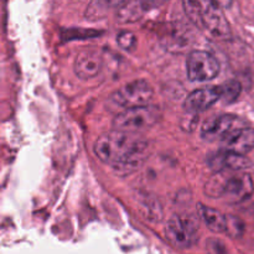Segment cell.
Instances as JSON below:
<instances>
[{
    "label": "cell",
    "mask_w": 254,
    "mask_h": 254,
    "mask_svg": "<svg viewBox=\"0 0 254 254\" xmlns=\"http://www.w3.org/2000/svg\"><path fill=\"white\" fill-rule=\"evenodd\" d=\"M117 42H118V45L123 50H126V51H131V50H133L136 45L135 35L131 34V32H128V31L121 32V34L118 35Z\"/></svg>",
    "instance_id": "cell-15"
},
{
    "label": "cell",
    "mask_w": 254,
    "mask_h": 254,
    "mask_svg": "<svg viewBox=\"0 0 254 254\" xmlns=\"http://www.w3.org/2000/svg\"><path fill=\"white\" fill-rule=\"evenodd\" d=\"M253 180L248 174L236 170L216 171L206 183L205 193L212 198H225L230 203H240L252 196Z\"/></svg>",
    "instance_id": "cell-3"
},
{
    "label": "cell",
    "mask_w": 254,
    "mask_h": 254,
    "mask_svg": "<svg viewBox=\"0 0 254 254\" xmlns=\"http://www.w3.org/2000/svg\"><path fill=\"white\" fill-rule=\"evenodd\" d=\"M207 163L215 171L221 170H242L247 168L248 160L245 155H238L232 151L221 149L217 153H213L208 156Z\"/></svg>",
    "instance_id": "cell-12"
},
{
    "label": "cell",
    "mask_w": 254,
    "mask_h": 254,
    "mask_svg": "<svg viewBox=\"0 0 254 254\" xmlns=\"http://www.w3.org/2000/svg\"><path fill=\"white\" fill-rule=\"evenodd\" d=\"M220 64L213 55L206 51H192L186 60V73L191 82H208L216 78Z\"/></svg>",
    "instance_id": "cell-8"
},
{
    "label": "cell",
    "mask_w": 254,
    "mask_h": 254,
    "mask_svg": "<svg viewBox=\"0 0 254 254\" xmlns=\"http://www.w3.org/2000/svg\"><path fill=\"white\" fill-rule=\"evenodd\" d=\"M103 66V60L96 50L82 51L74 61V73L82 79H89L98 76Z\"/></svg>",
    "instance_id": "cell-10"
},
{
    "label": "cell",
    "mask_w": 254,
    "mask_h": 254,
    "mask_svg": "<svg viewBox=\"0 0 254 254\" xmlns=\"http://www.w3.org/2000/svg\"><path fill=\"white\" fill-rule=\"evenodd\" d=\"M222 98V91L220 87H203L191 92L184 102V109L188 113L197 114L205 112L211 106Z\"/></svg>",
    "instance_id": "cell-9"
},
{
    "label": "cell",
    "mask_w": 254,
    "mask_h": 254,
    "mask_svg": "<svg viewBox=\"0 0 254 254\" xmlns=\"http://www.w3.org/2000/svg\"><path fill=\"white\" fill-rule=\"evenodd\" d=\"M135 1L140 5L144 11H146V10L155 9V7L161 6V5H164L169 0H135Z\"/></svg>",
    "instance_id": "cell-18"
},
{
    "label": "cell",
    "mask_w": 254,
    "mask_h": 254,
    "mask_svg": "<svg viewBox=\"0 0 254 254\" xmlns=\"http://www.w3.org/2000/svg\"><path fill=\"white\" fill-rule=\"evenodd\" d=\"M207 251L210 254H227L225 245L217 240L207 241Z\"/></svg>",
    "instance_id": "cell-16"
},
{
    "label": "cell",
    "mask_w": 254,
    "mask_h": 254,
    "mask_svg": "<svg viewBox=\"0 0 254 254\" xmlns=\"http://www.w3.org/2000/svg\"><path fill=\"white\" fill-rule=\"evenodd\" d=\"M148 141L138 133L117 130L104 133L94 143V154L104 164L116 166L128 159L145 154Z\"/></svg>",
    "instance_id": "cell-1"
},
{
    "label": "cell",
    "mask_w": 254,
    "mask_h": 254,
    "mask_svg": "<svg viewBox=\"0 0 254 254\" xmlns=\"http://www.w3.org/2000/svg\"><path fill=\"white\" fill-rule=\"evenodd\" d=\"M243 231V225L240 220L233 217H228L227 233H232L233 236H240Z\"/></svg>",
    "instance_id": "cell-17"
},
{
    "label": "cell",
    "mask_w": 254,
    "mask_h": 254,
    "mask_svg": "<svg viewBox=\"0 0 254 254\" xmlns=\"http://www.w3.org/2000/svg\"><path fill=\"white\" fill-rule=\"evenodd\" d=\"M222 149L238 155H247L254 148V129L243 127L221 143Z\"/></svg>",
    "instance_id": "cell-11"
},
{
    "label": "cell",
    "mask_w": 254,
    "mask_h": 254,
    "mask_svg": "<svg viewBox=\"0 0 254 254\" xmlns=\"http://www.w3.org/2000/svg\"><path fill=\"white\" fill-rule=\"evenodd\" d=\"M166 238L179 248H190L200 237L198 223L191 216L174 215L165 227Z\"/></svg>",
    "instance_id": "cell-6"
},
{
    "label": "cell",
    "mask_w": 254,
    "mask_h": 254,
    "mask_svg": "<svg viewBox=\"0 0 254 254\" xmlns=\"http://www.w3.org/2000/svg\"><path fill=\"white\" fill-rule=\"evenodd\" d=\"M153 96V87L144 79H136L113 92L109 96L107 104L108 108L119 113L126 109L150 104Z\"/></svg>",
    "instance_id": "cell-5"
},
{
    "label": "cell",
    "mask_w": 254,
    "mask_h": 254,
    "mask_svg": "<svg viewBox=\"0 0 254 254\" xmlns=\"http://www.w3.org/2000/svg\"><path fill=\"white\" fill-rule=\"evenodd\" d=\"M221 91H222V98L221 99H223L225 103H233L240 97L242 87H241L240 82L228 81L221 86Z\"/></svg>",
    "instance_id": "cell-14"
},
{
    "label": "cell",
    "mask_w": 254,
    "mask_h": 254,
    "mask_svg": "<svg viewBox=\"0 0 254 254\" xmlns=\"http://www.w3.org/2000/svg\"><path fill=\"white\" fill-rule=\"evenodd\" d=\"M189 19L206 35L215 40H227L231 27L217 0H183Z\"/></svg>",
    "instance_id": "cell-2"
},
{
    "label": "cell",
    "mask_w": 254,
    "mask_h": 254,
    "mask_svg": "<svg viewBox=\"0 0 254 254\" xmlns=\"http://www.w3.org/2000/svg\"><path fill=\"white\" fill-rule=\"evenodd\" d=\"M161 117L163 113L158 106L146 104L135 107L117 113L113 119V128L117 130L140 134L156 126L160 122Z\"/></svg>",
    "instance_id": "cell-4"
},
{
    "label": "cell",
    "mask_w": 254,
    "mask_h": 254,
    "mask_svg": "<svg viewBox=\"0 0 254 254\" xmlns=\"http://www.w3.org/2000/svg\"><path fill=\"white\" fill-rule=\"evenodd\" d=\"M197 211L200 218L208 230L215 233H227L228 217H226L222 212L216 208L205 206L203 203H198Z\"/></svg>",
    "instance_id": "cell-13"
},
{
    "label": "cell",
    "mask_w": 254,
    "mask_h": 254,
    "mask_svg": "<svg viewBox=\"0 0 254 254\" xmlns=\"http://www.w3.org/2000/svg\"><path fill=\"white\" fill-rule=\"evenodd\" d=\"M246 127L245 122L233 114H221L207 119L201 127V138L208 143H222L231 134Z\"/></svg>",
    "instance_id": "cell-7"
}]
</instances>
